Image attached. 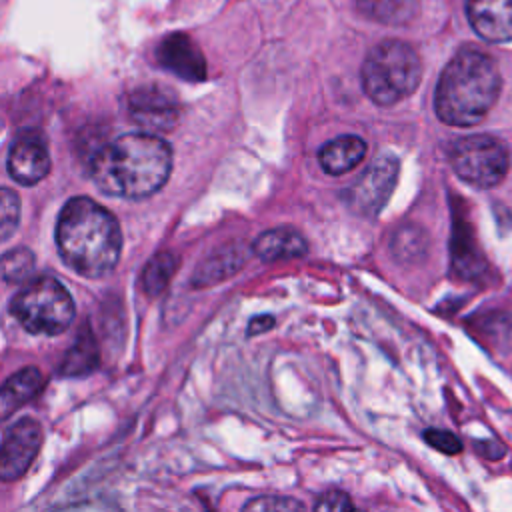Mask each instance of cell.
Instances as JSON below:
<instances>
[{"label": "cell", "mask_w": 512, "mask_h": 512, "mask_svg": "<svg viewBox=\"0 0 512 512\" xmlns=\"http://www.w3.org/2000/svg\"><path fill=\"white\" fill-rule=\"evenodd\" d=\"M424 440L432 448H436V450H440L444 454H458L462 450V442L452 432H448V430L430 428V430L424 432Z\"/></svg>", "instance_id": "7402d4cb"}, {"label": "cell", "mask_w": 512, "mask_h": 512, "mask_svg": "<svg viewBox=\"0 0 512 512\" xmlns=\"http://www.w3.org/2000/svg\"><path fill=\"white\" fill-rule=\"evenodd\" d=\"M454 172L478 188H492L504 180L510 168L506 144L490 134H470L452 142L448 150Z\"/></svg>", "instance_id": "8992f818"}, {"label": "cell", "mask_w": 512, "mask_h": 512, "mask_svg": "<svg viewBox=\"0 0 512 512\" xmlns=\"http://www.w3.org/2000/svg\"><path fill=\"white\" fill-rule=\"evenodd\" d=\"M98 362H100V354H98L96 338L90 332V326L84 324L82 330H78V336H76L74 344L66 352L58 372L62 376H72V378L86 376L98 366Z\"/></svg>", "instance_id": "e0dca14e"}, {"label": "cell", "mask_w": 512, "mask_h": 512, "mask_svg": "<svg viewBox=\"0 0 512 512\" xmlns=\"http://www.w3.org/2000/svg\"><path fill=\"white\" fill-rule=\"evenodd\" d=\"M244 508L246 510H260V512H268V510H304V504L294 500V498L262 496V498H256V500L248 502Z\"/></svg>", "instance_id": "603a6c76"}, {"label": "cell", "mask_w": 512, "mask_h": 512, "mask_svg": "<svg viewBox=\"0 0 512 512\" xmlns=\"http://www.w3.org/2000/svg\"><path fill=\"white\" fill-rule=\"evenodd\" d=\"M160 66L170 70L172 74L188 80L200 82L206 78V62L198 46L186 34H170L166 36L156 50Z\"/></svg>", "instance_id": "8fae6325"}, {"label": "cell", "mask_w": 512, "mask_h": 512, "mask_svg": "<svg viewBox=\"0 0 512 512\" xmlns=\"http://www.w3.org/2000/svg\"><path fill=\"white\" fill-rule=\"evenodd\" d=\"M20 222V196L10 188H0V242L8 240Z\"/></svg>", "instance_id": "44dd1931"}, {"label": "cell", "mask_w": 512, "mask_h": 512, "mask_svg": "<svg viewBox=\"0 0 512 512\" xmlns=\"http://www.w3.org/2000/svg\"><path fill=\"white\" fill-rule=\"evenodd\" d=\"M248 258V250L244 244L232 242L226 244L218 250H214L194 272L192 276V286L196 288H204V286H212L216 282L226 280L228 276L236 274L244 262Z\"/></svg>", "instance_id": "4fadbf2b"}, {"label": "cell", "mask_w": 512, "mask_h": 512, "mask_svg": "<svg viewBox=\"0 0 512 512\" xmlns=\"http://www.w3.org/2000/svg\"><path fill=\"white\" fill-rule=\"evenodd\" d=\"M126 108L140 128L150 134L170 132L180 120V106L174 92L158 84H144L126 96Z\"/></svg>", "instance_id": "ba28073f"}, {"label": "cell", "mask_w": 512, "mask_h": 512, "mask_svg": "<svg viewBox=\"0 0 512 512\" xmlns=\"http://www.w3.org/2000/svg\"><path fill=\"white\" fill-rule=\"evenodd\" d=\"M42 386H44V376L34 366H26L14 376H10L0 388V422L10 418L28 400L38 396Z\"/></svg>", "instance_id": "9a60e30c"}, {"label": "cell", "mask_w": 512, "mask_h": 512, "mask_svg": "<svg viewBox=\"0 0 512 512\" xmlns=\"http://www.w3.org/2000/svg\"><path fill=\"white\" fill-rule=\"evenodd\" d=\"M34 270V254L28 248H14L0 260V276L6 282H24Z\"/></svg>", "instance_id": "ffe728a7"}, {"label": "cell", "mask_w": 512, "mask_h": 512, "mask_svg": "<svg viewBox=\"0 0 512 512\" xmlns=\"http://www.w3.org/2000/svg\"><path fill=\"white\" fill-rule=\"evenodd\" d=\"M252 250L262 260H280V258H300L308 252L306 238L292 226H278L262 232Z\"/></svg>", "instance_id": "2e32d148"}, {"label": "cell", "mask_w": 512, "mask_h": 512, "mask_svg": "<svg viewBox=\"0 0 512 512\" xmlns=\"http://www.w3.org/2000/svg\"><path fill=\"white\" fill-rule=\"evenodd\" d=\"M466 14L480 38L488 42L512 40V0H466Z\"/></svg>", "instance_id": "7c38bea8"}, {"label": "cell", "mask_w": 512, "mask_h": 512, "mask_svg": "<svg viewBox=\"0 0 512 512\" xmlns=\"http://www.w3.org/2000/svg\"><path fill=\"white\" fill-rule=\"evenodd\" d=\"M500 86L496 60L478 48H462L440 74L434 94L436 114L450 126H474L492 110Z\"/></svg>", "instance_id": "3957f363"}, {"label": "cell", "mask_w": 512, "mask_h": 512, "mask_svg": "<svg viewBox=\"0 0 512 512\" xmlns=\"http://www.w3.org/2000/svg\"><path fill=\"white\" fill-rule=\"evenodd\" d=\"M172 170L170 146L150 132H132L104 144L90 160L94 184L108 196L140 200L158 192Z\"/></svg>", "instance_id": "6da1fadb"}, {"label": "cell", "mask_w": 512, "mask_h": 512, "mask_svg": "<svg viewBox=\"0 0 512 512\" xmlns=\"http://www.w3.org/2000/svg\"><path fill=\"white\" fill-rule=\"evenodd\" d=\"M274 326V318L272 316H256L254 320H250V326H248V334L250 336H256L260 332H266Z\"/></svg>", "instance_id": "d4e9b609"}, {"label": "cell", "mask_w": 512, "mask_h": 512, "mask_svg": "<svg viewBox=\"0 0 512 512\" xmlns=\"http://www.w3.org/2000/svg\"><path fill=\"white\" fill-rule=\"evenodd\" d=\"M74 300L70 292L52 276L28 282L10 304V314L30 334L58 336L74 320Z\"/></svg>", "instance_id": "5b68a950"}, {"label": "cell", "mask_w": 512, "mask_h": 512, "mask_svg": "<svg viewBox=\"0 0 512 512\" xmlns=\"http://www.w3.org/2000/svg\"><path fill=\"white\" fill-rule=\"evenodd\" d=\"M360 12L380 24H408L418 16V0H356Z\"/></svg>", "instance_id": "ac0fdd59"}, {"label": "cell", "mask_w": 512, "mask_h": 512, "mask_svg": "<svg viewBox=\"0 0 512 512\" xmlns=\"http://www.w3.org/2000/svg\"><path fill=\"white\" fill-rule=\"evenodd\" d=\"M8 174L22 186L38 184L50 172L46 142L36 134L20 136L8 154Z\"/></svg>", "instance_id": "30bf717a"}, {"label": "cell", "mask_w": 512, "mask_h": 512, "mask_svg": "<svg viewBox=\"0 0 512 512\" xmlns=\"http://www.w3.org/2000/svg\"><path fill=\"white\" fill-rule=\"evenodd\" d=\"M54 236L62 262L80 276L102 278L120 260V224L92 198H70L58 214Z\"/></svg>", "instance_id": "7a4b0ae2"}, {"label": "cell", "mask_w": 512, "mask_h": 512, "mask_svg": "<svg viewBox=\"0 0 512 512\" xmlns=\"http://www.w3.org/2000/svg\"><path fill=\"white\" fill-rule=\"evenodd\" d=\"M316 510H352L354 504L350 500L348 494L340 492V490H330V492H324L316 504H314Z\"/></svg>", "instance_id": "cb8c5ba5"}, {"label": "cell", "mask_w": 512, "mask_h": 512, "mask_svg": "<svg viewBox=\"0 0 512 512\" xmlns=\"http://www.w3.org/2000/svg\"><path fill=\"white\" fill-rule=\"evenodd\" d=\"M366 156V142L360 136L346 134L326 142L318 152V162L330 176H340L354 170Z\"/></svg>", "instance_id": "5bb4252c"}, {"label": "cell", "mask_w": 512, "mask_h": 512, "mask_svg": "<svg viewBox=\"0 0 512 512\" xmlns=\"http://www.w3.org/2000/svg\"><path fill=\"white\" fill-rule=\"evenodd\" d=\"M398 178V160L392 154H380L346 190V204L362 214L376 216L388 202Z\"/></svg>", "instance_id": "52a82bcc"}, {"label": "cell", "mask_w": 512, "mask_h": 512, "mask_svg": "<svg viewBox=\"0 0 512 512\" xmlns=\"http://www.w3.org/2000/svg\"><path fill=\"white\" fill-rule=\"evenodd\" d=\"M422 78V64L416 50L400 40L376 44L362 64V86L368 98L390 106L410 96Z\"/></svg>", "instance_id": "277c9868"}, {"label": "cell", "mask_w": 512, "mask_h": 512, "mask_svg": "<svg viewBox=\"0 0 512 512\" xmlns=\"http://www.w3.org/2000/svg\"><path fill=\"white\" fill-rule=\"evenodd\" d=\"M178 266H180V258L174 252L164 250L154 254L142 270V290L148 296L162 294L168 282L172 280L174 272L178 270Z\"/></svg>", "instance_id": "d6986e66"}, {"label": "cell", "mask_w": 512, "mask_h": 512, "mask_svg": "<svg viewBox=\"0 0 512 512\" xmlns=\"http://www.w3.org/2000/svg\"><path fill=\"white\" fill-rule=\"evenodd\" d=\"M42 438V426L32 418L12 424L0 444V480L12 482L22 478L38 456Z\"/></svg>", "instance_id": "9c48e42d"}]
</instances>
